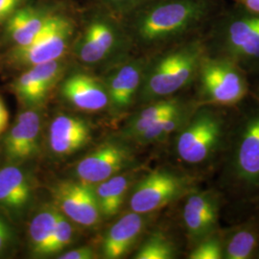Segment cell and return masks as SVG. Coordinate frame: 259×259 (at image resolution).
Returning <instances> with one entry per match:
<instances>
[{
    "mask_svg": "<svg viewBox=\"0 0 259 259\" xmlns=\"http://www.w3.org/2000/svg\"><path fill=\"white\" fill-rule=\"evenodd\" d=\"M206 54L238 65L251 78L259 73V14L226 5L204 35Z\"/></svg>",
    "mask_w": 259,
    "mask_h": 259,
    "instance_id": "obj_5",
    "label": "cell"
},
{
    "mask_svg": "<svg viewBox=\"0 0 259 259\" xmlns=\"http://www.w3.org/2000/svg\"><path fill=\"white\" fill-rule=\"evenodd\" d=\"M19 246L18 226L0 212V258L14 255Z\"/></svg>",
    "mask_w": 259,
    "mask_h": 259,
    "instance_id": "obj_29",
    "label": "cell"
},
{
    "mask_svg": "<svg viewBox=\"0 0 259 259\" xmlns=\"http://www.w3.org/2000/svg\"><path fill=\"white\" fill-rule=\"evenodd\" d=\"M22 0H0V24L6 22L12 14L19 8Z\"/></svg>",
    "mask_w": 259,
    "mask_h": 259,
    "instance_id": "obj_32",
    "label": "cell"
},
{
    "mask_svg": "<svg viewBox=\"0 0 259 259\" xmlns=\"http://www.w3.org/2000/svg\"><path fill=\"white\" fill-rule=\"evenodd\" d=\"M135 252V259H176L182 248L174 235L160 228L149 229Z\"/></svg>",
    "mask_w": 259,
    "mask_h": 259,
    "instance_id": "obj_26",
    "label": "cell"
},
{
    "mask_svg": "<svg viewBox=\"0 0 259 259\" xmlns=\"http://www.w3.org/2000/svg\"><path fill=\"white\" fill-rule=\"evenodd\" d=\"M196 106L197 103H191L185 108L164 116L156 124L145 130L132 143L134 145L146 147L162 144L171 140L188 120Z\"/></svg>",
    "mask_w": 259,
    "mask_h": 259,
    "instance_id": "obj_25",
    "label": "cell"
},
{
    "mask_svg": "<svg viewBox=\"0 0 259 259\" xmlns=\"http://www.w3.org/2000/svg\"><path fill=\"white\" fill-rule=\"evenodd\" d=\"M205 183L179 165L157 167L139 177L131 187L130 210L142 214L159 212Z\"/></svg>",
    "mask_w": 259,
    "mask_h": 259,
    "instance_id": "obj_6",
    "label": "cell"
},
{
    "mask_svg": "<svg viewBox=\"0 0 259 259\" xmlns=\"http://www.w3.org/2000/svg\"><path fill=\"white\" fill-rule=\"evenodd\" d=\"M133 46L125 23L104 13L93 15L83 25L74 44L78 60L87 65L107 63L116 56L125 55Z\"/></svg>",
    "mask_w": 259,
    "mask_h": 259,
    "instance_id": "obj_8",
    "label": "cell"
},
{
    "mask_svg": "<svg viewBox=\"0 0 259 259\" xmlns=\"http://www.w3.org/2000/svg\"><path fill=\"white\" fill-rule=\"evenodd\" d=\"M96 257L95 251L91 246H83L74 250L61 252L59 259H93Z\"/></svg>",
    "mask_w": 259,
    "mask_h": 259,
    "instance_id": "obj_31",
    "label": "cell"
},
{
    "mask_svg": "<svg viewBox=\"0 0 259 259\" xmlns=\"http://www.w3.org/2000/svg\"><path fill=\"white\" fill-rule=\"evenodd\" d=\"M146 63V55L126 56L109 71L104 83L111 114H125L137 105Z\"/></svg>",
    "mask_w": 259,
    "mask_h": 259,
    "instance_id": "obj_14",
    "label": "cell"
},
{
    "mask_svg": "<svg viewBox=\"0 0 259 259\" xmlns=\"http://www.w3.org/2000/svg\"><path fill=\"white\" fill-rule=\"evenodd\" d=\"M222 229V228H221ZM188 259H224L221 230L199 241L187 250Z\"/></svg>",
    "mask_w": 259,
    "mask_h": 259,
    "instance_id": "obj_28",
    "label": "cell"
},
{
    "mask_svg": "<svg viewBox=\"0 0 259 259\" xmlns=\"http://www.w3.org/2000/svg\"><path fill=\"white\" fill-rule=\"evenodd\" d=\"M234 4L244 9L259 14V0H232Z\"/></svg>",
    "mask_w": 259,
    "mask_h": 259,
    "instance_id": "obj_34",
    "label": "cell"
},
{
    "mask_svg": "<svg viewBox=\"0 0 259 259\" xmlns=\"http://www.w3.org/2000/svg\"><path fill=\"white\" fill-rule=\"evenodd\" d=\"M65 72L64 61L32 65L22 70L10 84L21 109H39Z\"/></svg>",
    "mask_w": 259,
    "mask_h": 259,
    "instance_id": "obj_16",
    "label": "cell"
},
{
    "mask_svg": "<svg viewBox=\"0 0 259 259\" xmlns=\"http://www.w3.org/2000/svg\"><path fill=\"white\" fill-rule=\"evenodd\" d=\"M208 184L215 186L236 222L259 201V99L251 93L235 110L225 156Z\"/></svg>",
    "mask_w": 259,
    "mask_h": 259,
    "instance_id": "obj_1",
    "label": "cell"
},
{
    "mask_svg": "<svg viewBox=\"0 0 259 259\" xmlns=\"http://www.w3.org/2000/svg\"><path fill=\"white\" fill-rule=\"evenodd\" d=\"M61 95L65 102L79 111L97 112L109 106L104 82L83 72L68 75L61 84Z\"/></svg>",
    "mask_w": 259,
    "mask_h": 259,
    "instance_id": "obj_19",
    "label": "cell"
},
{
    "mask_svg": "<svg viewBox=\"0 0 259 259\" xmlns=\"http://www.w3.org/2000/svg\"><path fill=\"white\" fill-rule=\"evenodd\" d=\"M138 165L135 145L126 139H110L91 151L78 161L75 179L97 185L119 173L135 169Z\"/></svg>",
    "mask_w": 259,
    "mask_h": 259,
    "instance_id": "obj_11",
    "label": "cell"
},
{
    "mask_svg": "<svg viewBox=\"0 0 259 259\" xmlns=\"http://www.w3.org/2000/svg\"><path fill=\"white\" fill-rule=\"evenodd\" d=\"M37 181L27 163L0 164V212L19 227L36 200Z\"/></svg>",
    "mask_w": 259,
    "mask_h": 259,
    "instance_id": "obj_12",
    "label": "cell"
},
{
    "mask_svg": "<svg viewBox=\"0 0 259 259\" xmlns=\"http://www.w3.org/2000/svg\"><path fill=\"white\" fill-rule=\"evenodd\" d=\"M74 35L72 20L64 15L52 14L37 37L26 47H11L5 62L15 69L61 60L71 45Z\"/></svg>",
    "mask_w": 259,
    "mask_h": 259,
    "instance_id": "obj_10",
    "label": "cell"
},
{
    "mask_svg": "<svg viewBox=\"0 0 259 259\" xmlns=\"http://www.w3.org/2000/svg\"><path fill=\"white\" fill-rule=\"evenodd\" d=\"M156 215L157 213L142 214L131 210L124 214L111 226L103 239V257L119 259L127 255L150 229Z\"/></svg>",
    "mask_w": 259,
    "mask_h": 259,
    "instance_id": "obj_17",
    "label": "cell"
},
{
    "mask_svg": "<svg viewBox=\"0 0 259 259\" xmlns=\"http://www.w3.org/2000/svg\"><path fill=\"white\" fill-rule=\"evenodd\" d=\"M106 8L125 15L139 8L151 0H98Z\"/></svg>",
    "mask_w": 259,
    "mask_h": 259,
    "instance_id": "obj_30",
    "label": "cell"
},
{
    "mask_svg": "<svg viewBox=\"0 0 259 259\" xmlns=\"http://www.w3.org/2000/svg\"><path fill=\"white\" fill-rule=\"evenodd\" d=\"M39 109H22L0 139L2 162L29 163L41 149V115Z\"/></svg>",
    "mask_w": 259,
    "mask_h": 259,
    "instance_id": "obj_13",
    "label": "cell"
},
{
    "mask_svg": "<svg viewBox=\"0 0 259 259\" xmlns=\"http://www.w3.org/2000/svg\"><path fill=\"white\" fill-rule=\"evenodd\" d=\"M93 138L92 124L73 114L60 113L51 121L47 144L54 157H66L83 148Z\"/></svg>",
    "mask_w": 259,
    "mask_h": 259,
    "instance_id": "obj_18",
    "label": "cell"
},
{
    "mask_svg": "<svg viewBox=\"0 0 259 259\" xmlns=\"http://www.w3.org/2000/svg\"><path fill=\"white\" fill-rule=\"evenodd\" d=\"M191 93L197 105L236 108L250 94V77L231 61L206 54Z\"/></svg>",
    "mask_w": 259,
    "mask_h": 259,
    "instance_id": "obj_7",
    "label": "cell"
},
{
    "mask_svg": "<svg viewBox=\"0 0 259 259\" xmlns=\"http://www.w3.org/2000/svg\"><path fill=\"white\" fill-rule=\"evenodd\" d=\"M51 15L52 13L45 6H26L16 10L6 20L5 34L11 47L30 45Z\"/></svg>",
    "mask_w": 259,
    "mask_h": 259,
    "instance_id": "obj_22",
    "label": "cell"
},
{
    "mask_svg": "<svg viewBox=\"0 0 259 259\" xmlns=\"http://www.w3.org/2000/svg\"><path fill=\"white\" fill-rule=\"evenodd\" d=\"M224 259H254L259 249V216L251 211L222 228Z\"/></svg>",
    "mask_w": 259,
    "mask_h": 259,
    "instance_id": "obj_21",
    "label": "cell"
},
{
    "mask_svg": "<svg viewBox=\"0 0 259 259\" xmlns=\"http://www.w3.org/2000/svg\"><path fill=\"white\" fill-rule=\"evenodd\" d=\"M252 211H254V212L257 213V215L259 216V201L257 204H255V206L253 207V209H252Z\"/></svg>",
    "mask_w": 259,
    "mask_h": 259,
    "instance_id": "obj_36",
    "label": "cell"
},
{
    "mask_svg": "<svg viewBox=\"0 0 259 259\" xmlns=\"http://www.w3.org/2000/svg\"><path fill=\"white\" fill-rule=\"evenodd\" d=\"M250 93L259 99V73L250 78Z\"/></svg>",
    "mask_w": 259,
    "mask_h": 259,
    "instance_id": "obj_35",
    "label": "cell"
},
{
    "mask_svg": "<svg viewBox=\"0 0 259 259\" xmlns=\"http://www.w3.org/2000/svg\"><path fill=\"white\" fill-rule=\"evenodd\" d=\"M2 163V156H1V150H0V164Z\"/></svg>",
    "mask_w": 259,
    "mask_h": 259,
    "instance_id": "obj_38",
    "label": "cell"
},
{
    "mask_svg": "<svg viewBox=\"0 0 259 259\" xmlns=\"http://www.w3.org/2000/svg\"><path fill=\"white\" fill-rule=\"evenodd\" d=\"M195 102L191 90L175 96L167 97L139 106L138 111L131 114L121 130V138L133 142L150 126L156 124L168 114L179 111Z\"/></svg>",
    "mask_w": 259,
    "mask_h": 259,
    "instance_id": "obj_20",
    "label": "cell"
},
{
    "mask_svg": "<svg viewBox=\"0 0 259 259\" xmlns=\"http://www.w3.org/2000/svg\"><path fill=\"white\" fill-rule=\"evenodd\" d=\"M74 235L73 223L58 209L55 231L47 247L46 257L53 256L56 254L59 255L61 252H63V250L73 242Z\"/></svg>",
    "mask_w": 259,
    "mask_h": 259,
    "instance_id": "obj_27",
    "label": "cell"
},
{
    "mask_svg": "<svg viewBox=\"0 0 259 259\" xmlns=\"http://www.w3.org/2000/svg\"><path fill=\"white\" fill-rule=\"evenodd\" d=\"M254 259H259V249L257 252H256V254H255V258Z\"/></svg>",
    "mask_w": 259,
    "mask_h": 259,
    "instance_id": "obj_37",
    "label": "cell"
},
{
    "mask_svg": "<svg viewBox=\"0 0 259 259\" xmlns=\"http://www.w3.org/2000/svg\"><path fill=\"white\" fill-rule=\"evenodd\" d=\"M226 5L225 0H151L130 13L125 26L133 46L151 55L204 36Z\"/></svg>",
    "mask_w": 259,
    "mask_h": 259,
    "instance_id": "obj_2",
    "label": "cell"
},
{
    "mask_svg": "<svg viewBox=\"0 0 259 259\" xmlns=\"http://www.w3.org/2000/svg\"><path fill=\"white\" fill-rule=\"evenodd\" d=\"M135 170H128L95 185V193L101 217L110 219L120 211L131 187L139 178Z\"/></svg>",
    "mask_w": 259,
    "mask_h": 259,
    "instance_id": "obj_23",
    "label": "cell"
},
{
    "mask_svg": "<svg viewBox=\"0 0 259 259\" xmlns=\"http://www.w3.org/2000/svg\"><path fill=\"white\" fill-rule=\"evenodd\" d=\"M56 207L71 222L83 228H94L102 219L95 185L77 179L56 183L52 187Z\"/></svg>",
    "mask_w": 259,
    "mask_h": 259,
    "instance_id": "obj_15",
    "label": "cell"
},
{
    "mask_svg": "<svg viewBox=\"0 0 259 259\" xmlns=\"http://www.w3.org/2000/svg\"><path fill=\"white\" fill-rule=\"evenodd\" d=\"M58 208L54 204L39 208L28 224V250L32 257H46L47 247L55 231Z\"/></svg>",
    "mask_w": 259,
    "mask_h": 259,
    "instance_id": "obj_24",
    "label": "cell"
},
{
    "mask_svg": "<svg viewBox=\"0 0 259 259\" xmlns=\"http://www.w3.org/2000/svg\"><path fill=\"white\" fill-rule=\"evenodd\" d=\"M10 126L9 111L3 98L0 96V139Z\"/></svg>",
    "mask_w": 259,
    "mask_h": 259,
    "instance_id": "obj_33",
    "label": "cell"
},
{
    "mask_svg": "<svg viewBox=\"0 0 259 259\" xmlns=\"http://www.w3.org/2000/svg\"><path fill=\"white\" fill-rule=\"evenodd\" d=\"M181 228L186 250L221 230L225 202L219 190L205 183L188 192L180 201Z\"/></svg>",
    "mask_w": 259,
    "mask_h": 259,
    "instance_id": "obj_9",
    "label": "cell"
},
{
    "mask_svg": "<svg viewBox=\"0 0 259 259\" xmlns=\"http://www.w3.org/2000/svg\"><path fill=\"white\" fill-rule=\"evenodd\" d=\"M205 55L204 36H200L147 56L137 105L189 92Z\"/></svg>",
    "mask_w": 259,
    "mask_h": 259,
    "instance_id": "obj_4",
    "label": "cell"
},
{
    "mask_svg": "<svg viewBox=\"0 0 259 259\" xmlns=\"http://www.w3.org/2000/svg\"><path fill=\"white\" fill-rule=\"evenodd\" d=\"M236 108L197 105L171 139L177 165L209 182L225 156Z\"/></svg>",
    "mask_w": 259,
    "mask_h": 259,
    "instance_id": "obj_3",
    "label": "cell"
}]
</instances>
